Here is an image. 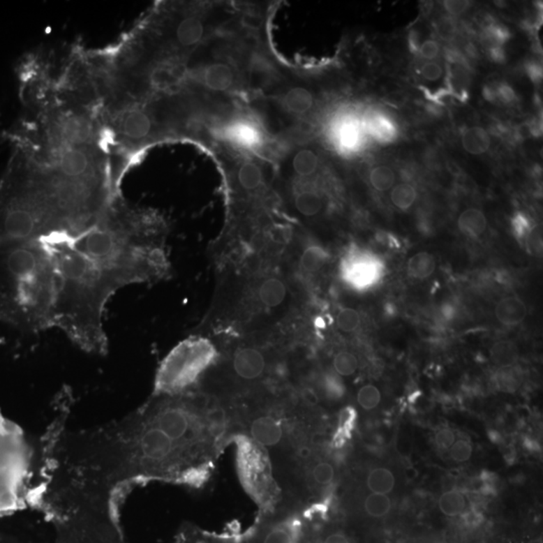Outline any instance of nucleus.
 I'll list each match as a JSON object with an SVG mask.
<instances>
[{"label": "nucleus", "mask_w": 543, "mask_h": 543, "mask_svg": "<svg viewBox=\"0 0 543 543\" xmlns=\"http://www.w3.org/2000/svg\"><path fill=\"white\" fill-rule=\"evenodd\" d=\"M70 401L38 442L29 505L54 528L120 531V508L150 482L204 487L234 436L229 407L198 383L177 394L152 392L120 419L67 426Z\"/></svg>", "instance_id": "nucleus-1"}, {"label": "nucleus", "mask_w": 543, "mask_h": 543, "mask_svg": "<svg viewBox=\"0 0 543 543\" xmlns=\"http://www.w3.org/2000/svg\"><path fill=\"white\" fill-rule=\"evenodd\" d=\"M166 234L168 225L158 214L130 209L117 198L91 227L70 239L120 290L168 277Z\"/></svg>", "instance_id": "nucleus-2"}, {"label": "nucleus", "mask_w": 543, "mask_h": 543, "mask_svg": "<svg viewBox=\"0 0 543 543\" xmlns=\"http://www.w3.org/2000/svg\"><path fill=\"white\" fill-rule=\"evenodd\" d=\"M40 241L52 255L56 275L52 328L60 329L86 352L106 355L105 309L118 290L75 248L70 234L50 235Z\"/></svg>", "instance_id": "nucleus-3"}, {"label": "nucleus", "mask_w": 543, "mask_h": 543, "mask_svg": "<svg viewBox=\"0 0 543 543\" xmlns=\"http://www.w3.org/2000/svg\"><path fill=\"white\" fill-rule=\"evenodd\" d=\"M56 275L40 239L0 241V321L27 332L52 328Z\"/></svg>", "instance_id": "nucleus-4"}, {"label": "nucleus", "mask_w": 543, "mask_h": 543, "mask_svg": "<svg viewBox=\"0 0 543 543\" xmlns=\"http://www.w3.org/2000/svg\"><path fill=\"white\" fill-rule=\"evenodd\" d=\"M280 364L279 352L268 344L244 340L228 349L212 365L209 371L216 373V378L204 375L202 380H214L223 391L218 398L230 401L270 389Z\"/></svg>", "instance_id": "nucleus-5"}, {"label": "nucleus", "mask_w": 543, "mask_h": 543, "mask_svg": "<svg viewBox=\"0 0 543 543\" xmlns=\"http://www.w3.org/2000/svg\"><path fill=\"white\" fill-rule=\"evenodd\" d=\"M38 451L22 429L0 412V515L29 507Z\"/></svg>", "instance_id": "nucleus-6"}, {"label": "nucleus", "mask_w": 543, "mask_h": 543, "mask_svg": "<svg viewBox=\"0 0 543 543\" xmlns=\"http://www.w3.org/2000/svg\"><path fill=\"white\" fill-rule=\"evenodd\" d=\"M218 357L220 352L211 339L198 335L184 339L162 360L153 392L177 394L193 389Z\"/></svg>", "instance_id": "nucleus-7"}, {"label": "nucleus", "mask_w": 543, "mask_h": 543, "mask_svg": "<svg viewBox=\"0 0 543 543\" xmlns=\"http://www.w3.org/2000/svg\"><path fill=\"white\" fill-rule=\"evenodd\" d=\"M232 442L236 446L239 481L258 506V513L266 514L277 510L285 497L269 452L243 433H235Z\"/></svg>", "instance_id": "nucleus-8"}, {"label": "nucleus", "mask_w": 543, "mask_h": 543, "mask_svg": "<svg viewBox=\"0 0 543 543\" xmlns=\"http://www.w3.org/2000/svg\"><path fill=\"white\" fill-rule=\"evenodd\" d=\"M303 509L297 502L284 500L274 512L258 513L254 524L241 533V543H302Z\"/></svg>", "instance_id": "nucleus-9"}, {"label": "nucleus", "mask_w": 543, "mask_h": 543, "mask_svg": "<svg viewBox=\"0 0 543 543\" xmlns=\"http://www.w3.org/2000/svg\"><path fill=\"white\" fill-rule=\"evenodd\" d=\"M385 264L378 255L357 246L346 251L339 265L342 282L357 292L375 287L385 276Z\"/></svg>", "instance_id": "nucleus-10"}, {"label": "nucleus", "mask_w": 543, "mask_h": 543, "mask_svg": "<svg viewBox=\"0 0 543 543\" xmlns=\"http://www.w3.org/2000/svg\"><path fill=\"white\" fill-rule=\"evenodd\" d=\"M250 295L248 307L259 311H274L286 303L289 295L288 285L279 276L266 275L257 280Z\"/></svg>", "instance_id": "nucleus-11"}, {"label": "nucleus", "mask_w": 543, "mask_h": 543, "mask_svg": "<svg viewBox=\"0 0 543 543\" xmlns=\"http://www.w3.org/2000/svg\"><path fill=\"white\" fill-rule=\"evenodd\" d=\"M175 543H241V533L232 529L223 533H211L186 523L180 528Z\"/></svg>", "instance_id": "nucleus-12"}, {"label": "nucleus", "mask_w": 543, "mask_h": 543, "mask_svg": "<svg viewBox=\"0 0 543 543\" xmlns=\"http://www.w3.org/2000/svg\"><path fill=\"white\" fill-rule=\"evenodd\" d=\"M314 453L309 459L299 465L297 470H302L304 481L311 487L329 488L334 483L336 471L329 461L313 460Z\"/></svg>", "instance_id": "nucleus-13"}, {"label": "nucleus", "mask_w": 543, "mask_h": 543, "mask_svg": "<svg viewBox=\"0 0 543 543\" xmlns=\"http://www.w3.org/2000/svg\"><path fill=\"white\" fill-rule=\"evenodd\" d=\"M362 119L367 135H371L380 142H391L396 135L394 123L391 118L380 112H369L362 115Z\"/></svg>", "instance_id": "nucleus-14"}, {"label": "nucleus", "mask_w": 543, "mask_h": 543, "mask_svg": "<svg viewBox=\"0 0 543 543\" xmlns=\"http://www.w3.org/2000/svg\"><path fill=\"white\" fill-rule=\"evenodd\" d=\"M526 303L518 297H506L497 303L495 316L498 322L507 327H514L526 318Z\"/></svg>", "instance_id": "nucleus-15"}, {"label": "nucleus", "mask_w": 543, "mask_h": 543, "mask_svg": "<svg viewBox=\"0 0 543 543\" xmlns=\"http://www.w3.org/2000/svg\"><path fill=\"white\" fill-rule=\"evenodd\" d=\"M329 255L323 246L317 244H309L305 246L302 254L299 257L298 271L303 277H312L317 275L326 264Z\"/></svg>", "instance_id": "nucleus-16"}, {"label": "nucleus", "mask_w": 543, "mask_h": 543, "mask_svg": "<svg viewBox=\"0 0 543 543\" xmlns=\"http://www.w3.org/2000/svg\"><path fill=\"white\" fill-rule=\"evenodd\" d=\"M458 228L461 232L470 238H479L487 229V218L482 211L471 207L459 216Z\"/></svg>", "instance_id": "nucleus-17"}, {"label": "nucleus", "mask_w": 543, "mask_h": 543, "mask_svg": "<svg viewBox=\"0 0 543 543\" xmlns=\"http://www.w3.org/2000/svg\"><path fill=\"white\" fill-rule=\"evenodd\" d=\"M462 145L465 151L472 155L484 154L491 146V137L484 128L468 127L462 132Z\"/></svg>", "instance_id": "nucleus-18"}, {"label": "nucleus", "mask_w": 543, "mask_h": 543, "mask_svg": "<svg viewBox=\"0 0 543 543\" xmlns=\"http://www.w3.org/2000/svg\"><path fill=\"white\" fill-rule=\"evenodd\" d=\"M365 484H366L367 489L371 493L387 495L394 489V485H396V479H394L391 470L378 467L374 468L367 474Z\"/></svg>", "instance_id": "nucleus-19"}, {"label": "nucleus", "mask_w": 543, "mask_h": 543, "mask_svg": "<svg viewBox=\"0 0 543 543\" xmlns=\"http://www.w3.org/2000/svg\"><path fill=\"white\" fill-rule=\"evenodd\" d=\"M436 266V259L432 254L428 252L417 253L408 260V274L414 279H428L435 272Z\"/></svg>", "instance_id": "nucleus-20"}, {"label": "nucleus", "mask_w": 543, "mask_h": 543, "mask_svg": "<svg viewBox=\"0 0 543 543\" xmlns=\"http://www.w3.org/2000/svg\"><path fill=\"white\" fill-rule=\"evenodd\" d=\"M522 382H523V373L521 369L515 365L500 367L494 375V383L497 389L507 394L517 392Z\"/></svg>", "instance_id": "nucleus-21"}, {"label": "nucleus", "mask_w": 543, "mask_h": 543, "mask_svg": "<svg viewBox=\"0 0 543 543\" xmlns=\"http://www.w3.org/2000/svg\"><path fill=\"white\" fill-rule=\"evenodd\" d=\"M439 508L446 516H458L466 508V497L459 490H449L440 497Z\"/></svg>", "instance_id": "nucleus-22"}, {"label": "nucleus", "mask_w": 543, "mask_h": 543, "mask_svg": "<svg viewBox=\"0 0 543 543\" xmlns=\"http://www.w3.org/2000/svg\"><path fill=\"white\" fill-rule=\"evenodd\" d=\"M491 358L500 367L512 366L518 358L516 345L507 340L496 342L491 348Z\"/></svg>", "instance_id": "nucleus-23"}, {"label": "nucleus", "mask_w": 543, "mask_h": 543, "mask_svg": "<svg viewBox=\"0 0 543 543\" xmlns=\"http://www.w3.org/2000/svg\"><path fill=\"white\" fill-rule=\"evenodd\" d=\"M392 509V502L385 494L371 493L364 501V510L369 516L382 518L389 514Z\"/></svg>", "instance_id": "nucleus-24"}, {"label": "nucleus", "mask_w": 543, "mask_h": 543, "mask_svg": "<svg viewBox=\"0 0 543 543\" xmlns=\"http://www.w3.org/2000/svg\"><path fill=\"white\" fill-rule=\"evenodd\" d=\"M332 366L335 374L348 378L357 373L359 367V362L355 353L348 350H341L333 357Z\"/></svg>", "instance_id": "nucleus-25"}, {"label": "nucleus", "mask_w": 543, "mask_h": 543, "mask_svg": "<svg viewBox=\"0 0 543 543\" xmlns=\"http://www.w3.org/2000/svg\"><path fill=\"white\" fill-rule=\"evenodd\" d=\"M416 187L410 184H399L392 188L391 200L394 207L401 211H408L417 202Z\"/></svg>", "instance_id": "nucleus-26"}, {"label": "nucleus", "mask_w": 543, "mask_h": 543, "mask_svg": "<svg viewBox=\"0 0 543 543\" xmlns=\"http://www.w3.org/2000/svg\"><path fill=\"white\" fill-rule=\"evenodd\" d=\"M369 182L380 193L389 191L396 182V173L389 166L378 165L369 172Z\"/></svg>", "instance_id": "nucleus-27"}, {"label": "nucleus", "mask_w": 543, "mask_h": 543, "mask_svg": "<svg viewBox=\"0 0 543 543\" xmlns=\"http://www.w3.org/2000/svg\"><path fill=\"white\" fill-rule=\"evenodd\" d=\"M362 324V317L353 308H343L336 316V325L342 332L352 333L357 332Z\"/></svg>", "instance_id": "nucleus-28"}, {"label": "nucleus", "mask_w": 543, "mask_h": 543, "mask_svg": "<svg viewBox=\"0 0 543 543\" xmlns=\"http://www.w3.org/2000/svg\"><path fill=\"white\" fill-rule=\"evenodd\" d=\"M358 406L365 410H371L380 405L382 394L373 385H365L358 389L357 394Z\"/></svg>", "instance_id": "nucleus-29"}, {"label": "nucleus", "mask_w": 543, "mask_h": 543, "mask_svg": "<svg viewBox=\"0 0 543 543\" xmlns=\"http://www.w3.org/2000/svg\"><path fill=\"white\" fill-rule=\"evenodd\" d=\"M322 387L325 394L330 399H339L344 394V385L337 374L327 373L324 375Z\"/></svg>", "instance_id": "nucleus-30"}, {"label": "nucleus", "mask_w": 543, "mask_h": 543, "mask_svg": "<svg viewBox=\"0 0 543 543\" xmlns=\"http://www.w3.org/2000/svg\"><path fill=\"white\" fill-rule=\"evenodd\" d=\"M449 453H450V457L455 462H467L473 454V447L466 440H458L452 445L451 448L449 449Z\"/></svg>", "instance_id": "nucleus-31"}, {"label": "nucleus", "mask_w": 543, "mask_h": 543, "mask_svg": "<svg viewBox=\"0 0 543 543\" xmlns=\"http://www.w3.org/2000/svg\"><path fill=\"white\" fill-rule=\"evenodd\" d=\"M513 230H514L515 237L518 241L523 244L524 239L528 236L533 225L526 216L521 214H517L512 221Z\"/></svg>", "instance_id": "nucleus-32"}, {"label": "nucleus", "mask_w": 543, "mask_h": 543, "mask_svg": "<svg viewBox=\"0 0 543 543\" xmlns=\"http://www.w3.org/2000/svg\"><path fill=\"white\" fill-rule=\"evenodd\" d=\"M438 36L444 40H452L455 38L456 24L453 18L444 17L438 20L436 24Z\"/></svg>", "instance_id": "nucleus-33"}, {"label": "nucleus", "mask_w": 543, "mask_h": 543, "mask_svg": "<svg viewBox=\"0 0 543 543\" xmlns=\"http://www.w3.org/2000/svg\"><path fill=\"white\" fill-rule=\"evenodd\" d=\"M542 234L537 227H533L528 236L524 239L523 245L531 255H538L542 252Z\"/></svg>", "instance_id": "nucleus-34"}, {"label": "nucleus", "mask_w": 543, "mask_h": 543, "mask_svg": "<svg viewBox=\"0 0 543 543\" xmlns=\"http://www.w3.org/2000/svg\"><path fill=\"white\" fill-rule=\"evenodd\" d=\"M419 73H421L422 77L426 81L436 82L441 79L442 68L439 64L435 63V61H429V63L424 64L422 66L421 68H419Z\"/></svg>", "instance_id": "nucleus-35"}, {"label": "nucleus", "mask_w": 543, "mask_h": 543, "mask_svg": "<svg viewBox=\"0 0 543 543\" xmlns=\"http://www.w3.org/2000/svg\"><path fill=\"white\" fill-rule=\"evenodd\" d=\"M455 441V433L451 429H442L436 433L435 442L441 450H449Z\"/></svg>", "instance_id": "nucleus-36"}, {"label": "nucleus", "mask_w": 543, "mask_h": 543, "mask_svg": "<svg viewBox=\"0 0 543 543\" xmlns=\"http://www.w3.org/2000/svg\"><path fill=\"white\" fill-rule=\"evenodd\" d=\"M440 52L439 43L433 40H426L419 47V54L424 60H435Z\"/></svg>", "instance_id": "nucleus-37"}, {"label": "nucleus", "mask_w": 543, "mask_h": 543, "mask_svg": "<svg viewBox=\"0 0 543 543\" xmlns=\"http://www.w3.org/2000/svg\"><path fill=\"white\" fill-rule=\"evenodd\" d=\"M495 88V95H496V101L504 103V104H511L516 100V95L514 91L507 84H500Z\"/></svg>", "instance_id": "nucleus-38"}, {"label": "nucleus", "mask_w": 543, "mask_h": 543, "mask_svg": "<svg viewBox=\"0 0 543 543\" xmlns=\"http://www.w3.org/2000/svg\"><path fill=\"white\" fill-rule=\"evenodd\" d=\"M471 4H470L469 1H463V0H452V1L444 2V8L446 9L447 13L454 17L462 15L465 11L468 10Z\"/></svg>", "instance_id": "nucleus-39"}, {"label": "nucleus", "mask_w": 543, "mask_h": 543, "mask_svg": "<svg viewBox=\"0 0 543 543\" xmlns=\"http://www.w3.org/2000/svg\"><path fill=\"white\" fill-rule=\"evenodd\" d=\"M527 70H528L529 77L533 82H540V80H542V68L538 64L531 63L527 67Z\"/></svg>", "instance_id": "nucleus-40"}, {"label": "nucleus", "mask_w": 543, "mask_h": 543, "mask_svg": "<svg viewBox=\"0 0 543 543\" xmlns=\"http://www.w3.org/2000/svg\"><path fill=\"white\" fill-rule=\"evenodd\" d=\"M442 316L444 317L446 320H450L453 318L454 314H455V310L450 305H444L442 308Z\"/></svg>", "instance_id": "nucleus-41"}, {"label": "nucleus", "mask_w": 543, "mask_h": 543, "mask_svg": "<svg viewBox=\"0 0 543 543\" xmlns=\"http://www.w3.org/2000/svg\"><path fill=\"white\" fill-rule=\"evenodd\" d=\"M528 543H542V540L537 538V540H531V542H529Z\"/></svg>", "instance_id": "nucleus-42"}]
</instances>
